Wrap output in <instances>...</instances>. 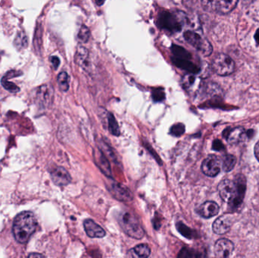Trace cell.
I'll use <instances>...</instances> for the list:
<instances>
[{
  "label": "cell",
  "instance_id": "20",
  "mask_svg": "<svg viewBox=\"0 0 259 258\" xmlns=\"http://www.w3.org/2000/svg\"><path fill=\"white\" fill-rule=\"evenodd\" d=\"M96 161L98 162L99 167L101 169L102 171L104 173V174L108 176H111V170H110L109 163L107 160L106 157H105L104 155L102 154L100 152L99 155H95Z\"/></svg>",
  "mask_w": 259,
  "mask_h": 258
},
{
  "label": "cell",
  "instance_id": "2",
  "mask_svg": "<svg viewBox=\"0 0 259 258\" xmlns=\"http://www.w3.org/2000/svg\"><path fill=\"white\" fill-rule=\"evenodd\" d=\"M37 227V221L34 213L23 211L17 215L13 223L12 233L17 242L24 244L29 240Z\"/></svg>",
  "mask_w": 259,
  "mask_h": 258
},
{
  "label": "cell",
  "instance_id": "34",
  "mask_svg": "<svg viewBox=\"0 0 259 258\" xmlns=\"http://www.w3.org/2000/svg\"><path fill=\"white\" fill-rule=\"evenodd\" d=\"M195 2L196 0H183V3H184V5H185V6H187V8L192 6Z\"/></svg>",
  "mask_w": 259,
  "mask_h": 258
},
{
  "label": "cell",
  "instance_id": "6",
  "mask_svg": "<svg viewBox=\"0 0 259 258\" xmlns=\"http://www.w3.org/2000/svg\"><path fill=\"white\" fill-rule=\"evenodd\" d=\"M184 16H180L178 13H171L170 11L161 12L158 17V23L160 27L163 29L171 31V32H178L181 31L184 22Z\"/></svg>",
  "mask_w": 259,
  "mask_h": 258
},
{
  "label": "cell",
  "instance_id": "31",
  "mask_svg": "<svg viewBox=\"0 0 259 258\" xmlns=\"http://www.w3.org/2000/svg\"><path fill=\"white\" fill-rule=\"evenodd\" d=\"M165 98L164 90L162 89H155L153 91V99L155 102H161Z\"/></svg>",
  "mask_w": 259,
  "mask_h": 258
},
{
  "label": "cell",
  "instance_id": "10",
  "mask_svg": "<svg viewBox=\"0 0 259 258\" xmlns=\"http://www.w3.org/2000/svg\"><path fill=\"white\" fill-rule=\"evenodd\" d=\"M233 216L230 214L219 216L213 223L212 229L214 233L217 235H224L227 233L233 224Z\"/></svg>",
  "mask_w": 259,
  "mask_h": 258
},
{
  "label": "cell",
  "instance_id": "36",
  "mask_svg": "<svg viewBox=\"0 0 259 258\" xmlns=\"http://www.w3.org/2000/svg\"><path fill=\"white\" fill-rule=\"evenodd\" d=\"M222 146V144H221V142H220L218 140V144H217V140H216V141L214 142V144H213V148H214L215 150H221L220 148H219V146Z\"/></svg>",
  "mask_w": 259,
  "mask_h": 258
},
{
  "label": "cell",
  "instance_id": "32",
  "mask_svg": "<svg viewBox=\"0 0 259 258\" xmlns=\"http://www.w3.org/2000/svg\"><path fill=\"white\" fill-rule=\"evenodd\" d=\"M177 229H178L179 232H180L183 236H186L187 238H191V231L189 229L187 226L183 223H179L178 226H177Z\"/></svg>",
  "mask_w": 259,
  "mask_h": 258
},
{
  "label": "cell",
  "instance_id": "15",
  "mask_svg": "<svg viewBox=\"0 0 259 258\" xmlns=\"http://www.w3.org/2000/svg\"><path fill=\"white\" fill-rule=\"evenodd\" d=\"M75 61L81 66L84 71H89L90 67V55L89 51L83 47L79 45L77 47V51H76Z\"/></svg>",
  "mask_w": 259,
  "mask_h": 258
},
{
  "label": "cell",
  "instance_id": "28",
  "mask_svg": "<svg viewBox=\"0 0 259 258\" xmlns=\"http://www.w3.org/2000/svg\"><path fill=\"white\" fill-rule=\"evenodd\" d=\"M15 46L17 49L25 48L28 46V39L24 33H20L17 35L15 40Z\"/></svg>",
  "mask_w": 259,
  "mask_h": 258
},
{
  "label": "cell",
  "instance_id": "18",
  "mask_svg": "<svg viewBox=\"0 0 259 258\" xmlns=\"http://www.w3.org/2000/svg\"><path fill=\"white\" fill-rule=\"evenodd\" d=\"M239 0H217L216 12L220 15H227L237 7Z\"/></svg>",
  "mask_w": 259,
  "mask_h": 258
},
{
  "label": "cell",
  "instance_id": "13",
  "mask_svg": "<svg viewBox=\"0 0 259 258\" xmlns=\"http://www.w3.org/2000/svg\"><path fill=\"white\" fill-rule=\"evenodd\" d=\"M197 212L204 218H211L218 213L219 206L216 202L208 201L199 206Z\"/></svg>",
  "mask_w": 259,
  "mask_h": 258
},
{
  "label": "cell",
  "instance_id": "4",
  "mask_svg": "<svg viewBox=\"0 0 259 258\" xmlns=\"http://www.w3.org/2000/svg\"><path fill=\"white\" fill-rule=\"evenodd\" d=\"M235 63L229 55L220 53L211 62V69L220 76H228L235 71Z\"/></svg>",
  "mask_w": 259,
  "mask_h": 258
},
{
  "label": "cell",
  "instance_id": "7",
  "mask_svg": "<svg viewBox=\"0 0 259 258\" xmlns=\"http://www.w3.org/2000/svg\"><path fill=\"white\" fill-rule=\"evenodd\" d=\"M221 167H222V162L221 159L214 155H211L206 157L203 162L202 171L206 176L214 177L220 173Z\"/></svg>",
  "mask_w": 259,
  "mask_h": 258
},
{
  "label": "cell",
  "instance_id": "37",
  "mask_svg": "<svg viewBox=\"0 0 259 258\" xmlns=\"http://www.w3.org/2000/svg\"><path fill=\"white\" fill-rule=\"evenodd\" d=\"M44 255H41V254L33 253L28 255V258H44Z\"/></svg>",
  "mask_w": 259,
  "mask_h": 258
},
{
  "label": "cell",
  "instance_id": "25",
  "mask_svg": "<svg viewBox=\"0 0 259 258\" xmlns=\"http://www.w3.org/2000/svg\"><path fill=\"white\" fill-rule=\"evenodd\" d=\"M217 0H202V6L208 12H216Z\"/></svg>",
  "mask_w": 259,
  "mask_h": 258
},
{
  "label": "cell",
  "instance_id": "14",
  "mask_svg": "<svg viewBox=\"0 0 259 258\" xmlns=\"http://www.w3.org/2000/svg\"><path fill=\"white\" fill-rule=\"evenodd\" d=\"M84 229L90 238H103L105 236V231L91 219H87L84 223Z\"/></svg>",
  "mask_w": 259,
  "mask_h": 258
},
{
  "label": "cell",
  "instance_id": "19",
  "mask_svg": "<svg viewBox=\"0 0 259 258\" xmlns=\"http://www.w3.org/2000/svg\"><path fill=\"white\" fill-rule=\"evenodd\" d=\"M150 248L147 244H141L129 251L128 255L131 258H148L150 255Z\"/></svg>",
  "mask_w": 259,
  "mask_h": 258
},
{
  "label": "cell",
  "instance_id": "24",
  "mask_svg": "<svg viewBox=\"0 0 259 258\" xmlns=\"http://www.w3.org/2000/svg\"><path fill=\"white\" fill-rule=\"evenodd\" d=\"M108 127H109L110 132L114 136H119L120 130L118 127V122L116 121L113 114H108Z\"/></svg>",
  "mask_w": 259,
  "mask_h": 258
},
{
  "label": "cell",
  "instance_id": "8",
  "mask_svg": "<svg viewBox=\"0 0 259 258\" xmlns=\"http://www.w3.org/2000/svg\"><path fill=\"white\" fill-rule=\"evenodd\" d=\"M108 190L115 199L121 202H130L133 199V194L131 190L120 183L115 182L111 183L108 187Z\"/></svg>",
  "mask_w": 259,
  "mask_h": 258
},
{
  "label": "cell",
  "instance_id": "27",
  "mask_svg": "<svg viewBox=\"0 0 259 258\" xmlns=\"http://www.w3.org/2000/svg\"><path fill=\"white\" fill-rule=\"evenodd\" d=\"M90 29L87 28V26H81L79 32H78V39H79L80 42L82 43V44H87L90 40Z\"/></svg>",
  "mask_w": 259,
  "mask_h": 258
},
{
  "label": "cell",
  "instance_id": "16",
  "mask_svg": "<svg viewBox=\"0 0 259 258\" xmlns=\"http://www.w3.org/2000/svg\"><path fill=\"white\" fill-rule=\"evenodd\" d=\"M227 142L230 144H238L246 138V130L242 127H234L230 129L227 135H224Z\"/></svg>",
  "mask_w": 259,
  "mask_h": 258
},
{
  "label": "cell",
  "instance_id": "5",
  "mask_svg": "<svg viewBox=\"0 0 259 258\" xmlns=\"http://www.w3.org/2000/svg\"><path fill=\"white\" fill-rule=\"evenodd\" d=\"M184 39L188 44L197 49L204 56H209L213 48L209 41L195 31H187L184 34Z\"/></svg>",
  "mask_w": 259,
  "mask_h": 258
},
{
  "label": "cell",
  "instance_id": "35",
  "mask_svg": "<svg viewBox=\"0 0 259 258\" xmlns=\"http://www.w3.org/2000/svg\"><path fill=\"white\" fill-rule=\"evenodd\" d=\"M254 152L255 155L259 161V141L256 143V146H255Z\"/></svg>",
  "mask_w": 259,
  "mask_h": 258
},
{
  "label": "cell",
  "instance_id": "21",
  "mask_svg": "<svg viewBox=\"0 0 259 258\" xmlns=\"http://www.w3.org/2000/svg\"><path fill=\"white\" fill-rule=\"evenodd\" d=\"M58 87L62 92H67L69 90L70 77L66 72H61L57 77Z\"/></svg>",
  "mask_w": 259,
  "mask_h": 258
},
{
  "label": "cell",
  "instance_id": "29",
  "mask_svg": "<svg viewBox=\"0 0 259 258\" xmlns=\"http://www.w3.org/2000/svg\"><path fill=\"white\" fill-rule=\"evenodd\" d=\"M197 81V77L193 74L189 73L187 75L184 76L182 79V84L184 88L190 89L195 84Z\"/></svg>",
  "mask_w": 259,
  "mask_h": 258
},
{
  "label": "cell",
  "instance_id": "17",
  "mask_svg": "<svg viewBox=\"0 0 259 258\" xmlns=\"http://www.w3.org/2000/svg\"><path fill=\"white\" fill-rule=\"evenodd\" d=\"M173 63L174 65L178 67L179 68L185 70L190 74H198L200 71V67H197L194 63L190 61V59H185V58H179L174 57L172 58Z\"/></svg>",
  "mask_w": 259,
  "mask_h": 258
},
{
  "label": "cell",
  "instance_id": "38",
  "mask_svg": "<svg viewBox=\"0 0 259 258\" xmlns=\"http://www.w3.org/2000/svg\"><path fill=\"white\" fill-rule=\"evenodd\" d=\"M255 39L258 44H259V29L256 31V34H255Z\"/></svg>",
  "mask_w": 259,
  "mask_h": 258
},
{
  "label": "cell",
  "instance_id": "23",
  "mask_svg": "<svg viewBox=\"0 0 259 258\" xmlns=\"http://www.w3.org/2000/svg\"><path fill=\"white\" fill-rule=\"evenodd\" d=\"M237 159L232 155H227L222 160V168L225 172H230L234 169Z\"/></svg>",
  "mask_w": 259,
  "mask_h": 258
},
{
  "label": "cell",
  "instance_id": "33",
  "mask_svg": "<svg viewBox=\"0 0 259 258\" xmlns=\"http://www.w3.org/2000/svg\"><path fill=\"white\" fill-rule=\"evenodd\" d=\"M50 61H51L52 64V66H53L54 68H55V69H57L60 64L59 58L56 56H52L51 57V58H50Z\"/></svg>",
  "mask_w": 259,
  "mask_h": 258
},
{
  "label": "cell",
  "instance_id": "22",
  "mask_svg": "<svg viewBox=\"0 0 259 258\" xmlns=\"http://www.w3.org/2000/svg\"><path fill=\"white\" fill-rule=\"evenodd\" d=\"M171 51L176 58H185V59H190L191 58V54L180 46L172 45Z\"/></svg>",
  "mask_w": 259,
  "mask_h": 258
},
{
  "label": "cell",
  "instance_id": "39",
  "mask_svg": "<svg viewBox=\"0 0 259 258\" xmlns=\"http://www.w3.org/2000/svg\"><path fill=\"white\" fill-rule=\"evenodd\" d=\"M105 0H95L96 3L98 5H103Z\"/></svg>",
  "mask_w": 259,
  "mask_h": 258
},
{
  "label": "cell",
  "instance_id": "26",
  "mask_svg": "<svg viewBox=\"0 0 259 258\" xmlns=\"http://www.w3.org/2000/svg\"><path fill=\"white\" fill-rule=\"evenodd\" d=\"M1 83H2V87H3L7 91L9 92V93H17L20 91V88L16 84L12 82H10L8 79L5 78V77H2Z\"/></svg>",
  "mask_w": 259,
  "mask_h": 258
},
{
  "label": "cell",
  "instance_id": "9",
  "mask_svg": "<svg viewBox=\"0 0 259 258\" xmlns=\"http://www.w3.org/2000/svg\"><path fill=\"white\" fill-rule=\"evenodd\" d=\"M234 250V245L228 239H219L214 246V255L217 258H226L231 256Z\"/></svg>",
  "mask_w": 259,
  "mask_h": 258
},
{
  "label": "cell",
  "instance_id": "30",
  "mask_svg": "<svg viewBox=\"0 0 259 258\" xmlns=\"http://www.w3.org/2000/svg\"><path fill=\"white\" fill-rule=\"evenodd\" d=\"M184 131H185V127L182 124H174L171 128V133L174 137H180Z\"/></svg>",
  "mask_w": 259,
  "mask_h": 258
},
{
  "label": "cell",
  "instance_id": "3",
  "mask_svg": "<svg viewBox=\"0 0 259 258\" xmlns=\"http://www.w3.org/2000/svg\"><path fill=\"white\" fill-rule=\"evenodd\" d=\"M118 223L124 233L134 239H142L145 235L144 228L140 224L137 216L131 213L121 212L118 216Z\"/></svg>",
  "mask_w": 259,
  "mask_h": 258
},
{
  "label": "cell",
  "instance_id": "12",
  "mask_svg": "<svg viewBox=\"0 0 259 258\" xmlns=\"http://www.w3.org/2000/svg\"><path fill=\"white\" fill-rule=\"evenodd\" d=\"M51 178L52 182L58 186H67L71 181V175L62 167H57L52 170Z\"/></svg>",
  "mask_w": 259,
  "mask_h": 258
},
{
  "label": "cell",
  "instance_id": "1",
  "mask_svg": "<svg viewBox=\"0 0 259 258\" xmlns=\"http://www.w3.org/2000/svg\"><path fill=\"white\" fill-rule=\"evenodd\" d=\"M246 178L243 175H238L235 180L226 179L219 183V194L221 199L230 205L237 206L243 200L246 191Z\"/></svg>",
  "mask_w": 259,
  "mask_h": 258
},
{
  "label": "cell",
  "instance_id": "11",
  "mask_svg": "<svg viewBox=\"0 0 259 258\" xmlns=\"http://www.w3.org/2000/svg\"><path fill=\"white\" fill-rule=\"evenodd\" d=\"M53 90L50 85H44L39 87L37 92V101L43 107L50 105L53 99Z\"/></svg>",
  "mask_w": 259,
  "mask_h": 258
}]
</instances>
